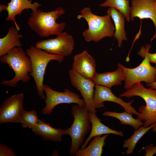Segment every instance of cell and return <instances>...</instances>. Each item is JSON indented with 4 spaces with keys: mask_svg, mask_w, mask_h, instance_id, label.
I'll return each mask as SVG.
<instances>
[{
    "mask_svg": "<svg viewBox=\"0 0 156 156\" xmlns=\"http://www.w3.org/2000/svg\"><path fill=\"white\" fill-rule=\"evenodd\" d=\"M65 13V10L59 7L54 10L47 12L38 10L32 11L28 21L30 28L39 36L47 37L55 35H57L64 29V22L57 23L56 20Z\"/></svg>",
    "mask_w": 156,
    "mask_h": 156,
    "instance_id": "obj_1",
    "label": "cell"
},
{
    "mask_svg": "<svg viewBox=\"0 0 156 156\" xmlns=\"http://www.w3.org/2000/svg\"><path fill=\"white\" fill-rule=\"evenodd\" d=\"M80 12V14L77 16V18H84L88 25V29L82 32L85 41L98 42L105 37L114 36V25L109 15L101 16L95 14L89 7L84 8Z\"/></svg>",
    "mask_w": 156,
    "mask_h": 156,
    "instance_id": "obj_2",
    "label": "cell"
},
{
    "mask_svg": "<svg viewBox=\"0 0 156 156\" xmlns=\"http://www.w3.org/2000/svg\"><path fill=\"white\" fill-rule=\"evenodd\" d=\"M26 55V52L21 47H15L7 54L0 57V62L7 64L15 73L13 78L3 80L0 84L15 87L19 81L24 83L29 81V73L32 70V64L30 58Z\"/></svg>",
    "mask_w": 156,
    "mask_h": 156,
    "instance_id": "obj_3",
    "label": "cell"
},
{
    "mask_svg": "<svg viewBox=\"0 0 156 156\" xmlns=\"http://www.w3.org/2000/svg\"><path fill=\"white\" fill-rule=\"evenodd\" d=\"M138 96L146 103L145 105L140 107V114L136 118L144 120L143 126L146 127L156 124V90L145 88L141 82L134 84L130 88L123 92L119 96L127 98Z\"/></svg>",
    "mask_w": 156,
    "mask_h": 156,
    "instance_id": "obj_4",
    "label": "cell"
},
{
    "mask_svg": "<svg viewBox=\"0 0 156 156\" xmlns=\"http://www.w3.org/2000/svg\"><path fill=\"white\" fill-rule=\"evenodd\" d=\"M71 113L74 120L71 127L68 129V135L70 136L71 139L70 153L73 156L83 144L85 136L92 127L89 112L86 106L77 104L73 105Z\"/></svg>",
    "mask_w": 156,
    "mask_h": 156,
    "instance_id": "obj_5",
    "label": "cell"
},
{
    "mask_svg": "<svg viewBox=\"0 0 156 156\" xmlns=\"http://www.w3.org/2000/svg\"><path fill=\"white\" fill-rule=\"evenodd\" d=\"M26 53L30 58L32 64V70L29 75L34 80L38 95L42 99L45 100L46 96L44 93L43 82L47 66L52 60L60 63L64 60V57L49 53L33 45L26 50Z\"/></svg>",
    "mask_w": 156,
    "mask_h": 156,
    "instance_id": "obj_6",
    "label": "cell"
},
{
    "mask_svg": "<svg viewBox=\"0 0 156 156\" xmlns=\"http://www.w3.org/2000/svg\"><path fill=\"white\" fill-rule=\"evenodd\" d=\"M137 54L144 59L137 67L131 68L126 67L120 63L118 64L124 71L125 77L124 87L126 90L137 83L144 81L147 84L156 81V66L154 67L151 65L145 51V47L142 46Z\"/></svg>",
    "mask_w": 156,
    "mask_h": 156,
    "instance_id": "obj_7",
    "label": "cell"
},
{
    "mask_svg": "<svg viewBox=\"0 0 156 156\" xmlns=\"http://www.w3.org/2000/svg\"><path fill=\"white\" fill-rule=\"evenodd\" d=\"M43 86L46 95L44 100L46 105L42 109L43 114L50 115L55 107L61 104L75 103L86 106L84 100L80 99L79 94L68 89H65L64 92H60L52 90L48 85L43 84Z\"/></svg>",
    "mask_w": 156,
    "mask_h": 156,
    "instance_id": "obj_8",
    "label": "cell"
},
{
    "mask_svg": "<svg viewBox=\"0 0 156 156\" xmlns=\"http://www.w3.org/2000/svg\"><path fill=\"white\" fill-rule=\"evenodd\" d=\"M74 41L72 36L63 32L54 38L36 42L35 47L48 53L64 57L70 55L74 50Z\"/></svg>",
    "mask_w": 156,
    "mask_h": 156,
    "instance_id": "obj_9",
    "label": "cell"
},
{
    "mask_svg": "<svg viewBox=\"0 0 156 156\" xmlns=\"http://www.w3.org/2000/svg\"><path fill=\"white\" fill-rule=\"evenodd\" d=\"M24 98V94L20 93L14 94L4 100L0 108V124L21 123Z\"/></svg>",
    "mask_w": 156,
    "mask_h": 156,
    "instance_id": "obj_10",
    "label": "cell"
},
{
    "mask_svg": "<svg viewBox=\"0 0 156 156\" xmlns=\"http://www.w3.org/2000/svg\"><path fill=\"white\" fill-rule=\"evenodd\" d=\"M68 74L71 85L80 92L88 112L96 113L93 103L95 84L93 80L84 77L73 69L69 70Z\"/></svg>",
    "mask_w": 156,
    "mask_h": 156,
    "instance_id": "obj_11",
    "label": "cell"
},
{
    "mask_svg": "<svg viewBox=\"0 0 156 156\" xmlns=\"http://www.w3.org/2000/svg\"><path fill=\"white\" fill-rule=\"evenodd\" d=\"M95 87L93 103L95 109L104 107L105 101H110L120 105L125 112L134 114L137 116L139 114L140 112L131 105L133 100L128 102H125L121 98L115 96L111 88L97 84H95Z\"/></svg>",
    "mask_w": 156,
    "mask_h": 156,
    "instance_id": "obj_12",
    "label": "cell"
},
{
    "mask_svg": "<svg viewBox=\"0 0 156 156\" xmlns=\"http://www.w3.org/2000/svg\"><path fill=\"white\" fill-rule=\"evenodd\" d=\"M131 19L138 17L140 19L149 18L153 22L155 28V34L151 41L156 38V6L154 0H132Z\"/></svg>",
    "mask_w": 156,
    "mask_h": 156,
    "instance_id": "obj_13",
    "label": "cell"
},
{
    "mask_svg": "<svg viewBox=\"0 0 156 156\" xmlns=\"http://www.w3.org/2000/svg\"><path fill=\"white\" fill-rule=\"evenodd\" d=\"M72 67L83 76L92 80L96 73L95 60L86 50L74 56Z\"/></svg>",
    "mask_w": 156,
    "mask_h": 156,
    "instance_id": "obj_14",
    "label": "cell"
},
{
    "mask_svg": "<svg viewBox=\"0 0 156 156\" xmlns=\"http://www.w3.org/2000/svg\"><path fill=\"white\" fill-rule=\"evenodd\" d=\"M7 3L8 7L6 10L8 15L5 21H13L16 27L19 31L20 28L15 21V18L17 15H20L24 10L30 9L33 11H36L41 6L38 2H35L32 3V0H10Z\"/></svg>",
    "mask_w": 156,
    "mask_h": 156,
    "instance_id": "obj_15",
    "label": "cell"
},
{
    "mask_svg": "<svg viewBox=\"0 0 156 156\" xmlns=\"http://www.w3.org/2000/svg\"><path fill=\"white\" fill-rule=\"evenodd\" d=\"M32 130L36 135L40 136L45 140L56 142L62 141V136L68 134V129L54 128L49 123H45L40 119Z\"/></svg>",
    "mask_w": 156,
    "mask_h": 156,
    "instance_id": "obj_16",
    "label": "cell"
},
{
    "mask_svg": "<svg viewBox=\"0 0 156 156\" xmlns=\"http://www.w3.org/2000/svg\"><path fill=\"white\" fill-rule=\"evenodd\" d=\"M124 71L120 67L113 72H108L102 73H96L93 81L95 84L111 88L114 86L121 85V82L125 81Z\"/></svg>",
    "mask_w": 156,
    "mask_h": 156,
    "instance_id": "obj_17",
    "label": "cell"
},
{
    "mask_svg": "<svg viewBox=\"0 0 156 156\" xmlns=\"http://www.w3.org/2000/svg\"><path fill=\"white\" fill-rule=\"evenodd\" d=\"M89 115L92 124L91 132L89 136L81 146V148L86 147L91 139L96 136L103 134H113L123 136V132L112 129L103 124L101 120L99 118L95 113L89 112Z\"/></svg>",
    "mask_w": 156,
    "mask_h": 156,
    "instance_id": "obj_18",
    "label": "cell"
},
{
    "mask_svg": "<svg viewBox=\"0 0 156 156\" xmlns=\"http://www.w3.org/2000/svg\"><path fill=\"white\" fill-rule=\"evenodd\" d=\"M23 38L16 27L10 26L7 34L0 38V57L7 54L14 47H21L23 44L20 39Z\"/></svg>",
    "mask_w": 156,
    "mask_h": 156,
    "instance_id": "obj_19",
    "label": "cell"
},
{
    "mask_svg": "<svg viewBox=\"0 0 156 156\" xmlns=\"http://www.w3.org/2000/svg\"><path fill=\"white\" fill-rule=\"evenodd\" d=\"M107 14L112 19L114 24V36L120 48L123 40L126 41L127 38L125 29V19L123 15L115 8L109 7L107 11Z\"/></svg>",
    "mask_w": 156,
    "mask_h": 156,
    "instance_id": "obj_20",
    "label": "cell"
},
{
    "mask_svg": "<svg viewBox=\"0 0 156 156\" xmlns=\"http://www.w3.org/2000/svg\"><path fill=\"white\" fill-rule=\"evenodd\" d=\"M109 134L102 136L98 135L94 137L90 144L84 148L79 149L75 154L76 156H100L103 147L105 144V140Z\"/></svg>",
    "mask_w": 156,
    "mask_h": 156,
    "instance_id": "obj_21",
    "label": "cell"
},
{
    "mask_svg": "<svg viewBox=\"0 0 156 156\" xmlns=\"http://www.w3.org/2000/svg\"><path fill=\"white\" fill-rule=\"evenodd\" d=\"M102 115L116 118L120 121V124L131 125L135 130L143 126L144 124L141 120L134 118L132 114L125 111L123 112H118L105 111L103 113Z\"/></svg>",
    "mask_w": 156,
    "mask_h": 156,
    "instance_id": "obj_22",
    "label": "cell"
},
{
    "mask_svg": "<svg viewBox=\"0 0 156 156\" xmlns=\"http://www.w3.org/2000/svg\"><path fill=\"white\" fill-rule=\"evenodd\" d=\"M156 125L154 124L146 127L142 126L135 130L131 137L124 141L123 147L127 148L126 154L129 155L133 152L135 145L141 138L151 129Z\"/></svg>",
    "mask_w": 156,
    "mask_h": 156,
    "instance_id": "obj_23",
    "label": "cell"
},
{
    "mask_svg": "<svg viewBox=\"0 0 156 156\" xmlns=\"http://www.w3.org/2000/svg\"><path fill=\"white\" fill-rule=\"evenodd\" d=\"M99 6L114 8L122 14L128 22L130 21L131 7L129 0H106Z\"/></svg>",
    "mask_w": 156,
    "mask_h": 156,
    "instance_id": "obj_24",
    "label": "cell"
},
{
    "mask_svg": "<svg viewBox=\"0 0 156 156\" xmlns=\"http://www.w3.org/2000/svg\"><path fill=\"white\" fill-rule=\"evenodd\" d=\"M39 120L36 110L28 111L24 109L21 114V123L23 127L32 129L35 127Z\"/></svg>",
    "mask_w": 156,
    "mask_h": 156,
    "instance_id": "obj_25",
    "label": "cell"
},
{
    "mask_svg": "<svg viewBox=\"0 0 156 156\" xmlns=\"http://www.w3.org/2000/svg\"><path fill=\"white\" fill-rule=\"evenodd\" d=\"M0 156H16L15 153L6 144H0Z\"/></svg>",
    "mask_w": 156,
    "mask_h": 156,
    "instance_id": "obj_26",
    "label": "cell"
},
{
    "mask_svg": "<svg viewBox=\"0 0 156 156\" xmlns=\"http://www.w3.org/2000/svg\"><path fill=\"white\" fill-rule=\"evenodd\" d=\"M151 46L147 44L145 46V51L147 54L150 62L155 63L156 66V53H151L149 52V51Z\"/></svg>",
    "mask_w": 156,
    "mask_h": 156,
    "instance_id": "obj_27",
    "label": "cell"
},
{
    "mask_svg": "<svg viewBox=\"0 0 156 156\" xmlns=\"http://www.w3.org/2000/svg\"><path fill=\"white\" fill-rule=\"evenodd\" d=\"M146 152V156H153L156 153V146L148 145L144 148Z\"/></svg>",
    "mask_w": 156,
    "mask_h": 156,
    "instance_id": "obj_28",
    "label": "cell"
},
{
    "mask_svg": "<svg viewBox=\"0 0 156 156\" xmlns=\"http://www.w3.org/2000/svg\"><path fill=\"white\" fill-rule=\"evenodd\" d=\"M147 86L153 89L156 90V81L150 83H147Z\"/></svg>",
    "mask_w": 156,
    "mask_h": 156,
    "instance_id": "obj_29",
    "label": "cell"
},
{
    "mask_svg": "<svg viewBox=\"0 0 156 156\" xmlns=\"http://www.w3.org/2000/svg\"><path fill=\"white\" fill-rule=\"evenodd\" d=\"M8 5H5L1 4L0 5V12H1L2 11L4 10H6Z\"/></svg>",
    "mask_w": 156,
    "mask_h": 156,
    "instance_id": "obj_30",
    "label": "cell"
},
{
    "mask_svg": "<svg viewBox=\"0 0 156 156\" xmlns=\"http://www.w3.org/2000/svg\"><path fill=\"white\" fill-rule=\"evenodd\" d=\"M152 130L153 132H156V125L154 126L152 128Z\"/></svg>",
    "mask_w": 156,
    "mask_h": 156,
    "instance_id": "obj_31",
    "label": "cell"
},
{
    "mask_svg": "<svg viewBox=\"0 0 156 156\" xmlns=\"http://www.w3.org/2000/svg\"><path fill=\"white\" fill-rule=\"evenodd\" d=\"M155 0V5H156V0Z\"/></svg>",
    "mask_w": 156,
    "mask_h": 156,
    "instance_id": "obj_32",
    "label": "cell"
}]
</instances>
